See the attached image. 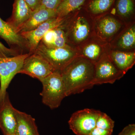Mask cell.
Wrapping results in <instances>:
<instances>
[{
    "mask_svg": "<svg viewBox=\"0 0 135 135\" xmlns=\"http://www.w3.org/2000/svg\"><path fill=\"white\" fill-rule=\"evenodd\" d=\"M135 45V27L134 25L129 27L123 34L118 42V46L124 50L131 49Z\"/></svg>",
    "mask_w": 135,
    "mask_h": 135,
    "instance_id": "obj_20",
    "label": "cell"
},
{
    "mask_svg": "<svg viewBox=\"0 0 135 135\" xmlns=\"http://www.w3.org/2000/svg\"><path fill=\"white\" fill-rule=\"evenodd\" d=\"M124 75L116 68L110 57L104 56L95 63L93 84H113Z\"/></svg>",
    "mask_w": 135,
    "mask_h": 135,
    "instance_id": "obj_7",
    "label": "cell"
},
{
    "mask_svg": "<svg viewBox=\"0 0 135 135\" xmlns=\"http://www.w3.org/2000/svg\"><path fill=\"white\" fill-rule=\"evenodd\" d=\"M118 135H135V124H129L126 126Z\"/></svg>",
    "mask_w": 135,
    "mask_h": 135,
    "instance_id": "obj_26",
    "label": "cell"
},
{
    "mask_svg": "<svg viewBox=\"0 0 135 135\" xmlns=\"http://www.w3.org/2000/svg\"><path fill=\"white\" fill-rule=\"evenodd\" d=\"M95 70V63L79 56L60 71L66 96L80 94L92 88Z\"/></svg>",
    "mask_w": 135,
    "mask_h": 135,
    "instance_id": "obj_1",
    "label": "cell"
},
{
    "mask_svg": "<svg viewBox=\"0 0 135 135\" xmlns=\"http://www.w3.org/2000/svg\"><path fill=\"white\" fill-rule=\"evenodd\" d=\"M63 0H41L40 6L48 9L56 11Z\"/></svg>",
    "mask_w": 135,
    "mask_h": 135,
    "instance_id": "obj_25",
    "label": "cell"
},
{
    "mask_svg": "<svg viewBox=\"0 0 135 135\" xmlns=\"http://www.w3.org/2000/svg\"><path fill=\"white\" fill-rule=\"evenodd\" d=\"M101 47L95 43L90 44L86 46L83 49V54L84 57L95 63L99 60L101 57Z\"/></svg>",
    "mask_w": 135,
    "mask_h": 135,
    "instance_id": "obj_21",
    "label": "cell"
},
{
    "mask_svg": "<svg viewBox=\"0 0 135 135\" xmlns=\"http://www.w3.org/2000/svg\"><path fill=\"white\" fill-rule=\"evenodd\" d=\"M56 17V11L40 6L32 11L29 19L18 29L17 32L20 34L32 31L49 20Z\"/></svg>",
    "mask_w": 135,
    "mask_h": 135,
    "instance_id": "obj_11",
    "label": "cell"
},
{
    "mask_svg": "<svg viewBox=\"0 0 135 135\" xmlns=\"http://www.w3.org/2000/svg\"><path fill=\"white\" fill-rule=\"evenodd\" d=\"M20 55L18 51L11 48H8L0 42V57L15 56Z\"/></svg>",
    "mask_w": 135,
    "mask_h": 135,
    "instance_id": "obj_24",
    "label": "cell"
},
{
    "mask_svg": "<svg viewBox=\"0 0 135 135\" xmlns=\"http://www.w3.org/2000/svg\"><path fill=\"white\" fill-rule=\"evenodd\" d=\"M17 135L15 134V135Z\"/></svg>",
    "mask_w": 135,
    "mask_h": 135,
    "instance_id": "obj_29",
    "label": "cell"
},
{
    "mask_svg": "<svg viewBox=\"0 0 135 135\" xmlns=\"http://www.w3.org/2000/svg\"><path fill=\"white\" fill-rule=\"evenodd\" d=\"M47 60L55 71H62L73 60L79 56L70 46L60 48L46 47L40 42L34 53Z\"/></svg>",
    "mask_w": 135,
    "mask_h": 135,
    "instance_id": "obj_3",
    "label": "cell"
},
{
    "mask_svg": "<svg viewBox=\"0 0 135 135\" xmlns=\"http://www.w3.org/2000/svg\"><path fill=\"white\" fill-rule=\"evenodd\" d=\"M25 1L32 11L40 5L41 0H25Z\"/></svg>",
    "mask_w": 135,
    "mask_h": 135,
    "instance_id": "obj_28",
    "label": "cell"
},
{
    "mask_svg": "<svg viewBox=\"0 0 135 135\" xmlns=\"http://www.w3.org/2000/svg\"><path fill=\"white\" fill-rule=\"evenodd\" d=\"M120 27V23L113 17L110 16H106L102 18L98 25L100 33L106 37H109L115 34Z\"/></svg>",
    "mask_w": 135,
    "mask_h": 135,
    "instance_id": "obj_17",
    "label": "cell"
},
{
    "mask_svg": "<svg viewBox=\"0 0 135 135\" xmlns=\"http://www.w3.org/2000/svg\"><path fill=\"white\" fill-rule=\"evenodd\" d=\"M0 37L8 44L10 48L15 50L20 54L29 53L27 42L7 22L0 17Z\"/></svg>",
    "mask_w": 135,
    "mask_h": 135,
    "instance_id": "obj_10",
    "label": "cell"
},
{
    "mask_svg": "<svg viewBox=\"0 0 135 135\" xmlns=\"http://www.w3.org/2000/svg\"><path fill=\"white\" fill-rule=\"evenodd\" d=\"M56 38L55 41L50 48L64 47L69 46L68 44L66 35L62 25L55 28Z\"/></svg>",
    "mask_w": 135,
    "mask_h": 135,
    "instance_id": "obj_23",
    "label": "cell"
},
{
    "mask_svg": "<svg viewBox=\"0 0 135 135\" xmlns=\"http://www.w3.org/2000/svg\"><path fill=\"white\" fill-rule=\"evenodd\" d=\"M110 58L118 70L125 74L134 65L135 53L134 52L113 51Z\"/></svg>",
    "mask_w": 135,
    "mask_h": 135,
    "instance_id": "obj_14",
    "label": "cell"
},
{
    "mask_svg": "<svg viewBox=\"0 0 135 135\" xmlns=\"http://www.w3.org/2000/svg\"><path fill=\"white\" fill-rule=\"evenodd\" d=\"M42 90L41 92L42 103L50 109L59 107L66 97L64 84L59 71H55L42 80Z\"/></svg>",
    "mask_w": 135,
    "mask_h": 135,
    "instance_id": "obj_2",
    "label": "cell"
},
{
    "mask_svg": "<svg viewBox=\"0 0 135 135\" xmlns=\"http://www.w3.org/2000/svg\"><path fill=\"white\" fill-rule=\"evenodd\" d=\"M101 111L85 109L74 113L68 121L70 129L76 135H89L96 127Z\"/></svg>",
    "mask_w": 135,
    "mask_h": 135,
    "instance_id": "obj_5",
    "label": "cell"
},
{
    "mask_svg": "<svg viewBox=\"0 0 135 135\" xmlns=\"http://www.w3.org/2000/svg\"><path fill=\"white\" fill-rule=\"evenodd\" d=\"M15 109L7 93L0 105V129L3 135L16 134L17 122Z\"/></svg>",
    "mask_w": 135,
    "mask_h": 135,
    "instance_id": "obj_9",
    "label": "cell"
},
{
    "mask_svg": "<svg viewBox=\"0 0 135 135\" xmlns=\"http://www.w3.org/2000/svg\"><path fill=\"white\" fill-rule=\"evenodd\" d=\"M65 18H54L38 27L36 29L30 31L24 32L20 34L27 42L29 53H34L39 44L46 33L51 29L59 26L63 23Z\"/></svg>",
    "mask_w": 135,
    "mask_h": 135,
    "instance_id": "obj_8",
    "label": "cell"
},
{
    "mask_svg": "<svg viewBox=\"0 0 135 135\" xmlns=\"http://www.w3.org/2000/svg\"><path fill=\"white\" fill-rule=\"evenodd\" d=\"M32 11L25 0H15L12 15L7 22L17 32L29 19Z\"/></svg>",
    "mask_w": 135,
    "mask_h": 135,
    "instance_id": "obj_12",
    "label": "cell"
},
{
    "mask_svg": "<svg viewBox=\"0 0 135 135\" xmlns=\"http://www.w3.org/2000/svg\"><path fill=\"white\" fill-rule=\"evenodd\" d=\"M30 53L15 56L0 57V105L4 100L7 90L14 77L22 68L24 61Z\"/></svg>",
    "mask_w": 135,
    "mask_h": 135,
    "instance_id": "obj_4",
    "label": "cell"
},
{
    "mask_svg": "<svg viewBox=\"0 0 135 135\" xmlns=\"http://www.w3.org/2000/svg\"><path fill=\"white\" fill-rule=\"evenodd\" d=\"M87 0H63L56 9L57 17L64 18L79 9Z\"/></svg>",
    "mask_w": 135,
    "mask_h": 135,
    "instance_id": "obj_16",
    "label": "cell"
},
{
    "mask_svg": "<svg viewBox=\"0 0 135 135\" xmlns=\"http://www.w3.org/2000/svg\"><path fill=\"white\" fill-rule=\"evenodd\" d=\"M116 10L118 15L122 17L131 16L134 12V0H117Z\"/></svg>",
    "mask_w": 135,
    "mask_h": 135,
    "instance_id": "obj_19",
    "label": "cell"
},
{
    "mask_svg": "<svg viewBox=\"0 0 135 135\" xmlns=\"http://www.w3.org/2000/svg\"><path fill=\"white\" fill-rule=\"evenodd\" d=\"M113 133V131L95 127L91 131L89 135H112Z\"/></svg>",
    "mask_w": 135,
    "mask_h": 135,
    "instance_id": "obj_27",
    "label": "cell"
},
{
    "mask_svg": "<svg viewBox=\"0 0 135 135\" xmlns=\"http://www.w3.org/2000/svg\"><path fill=\"white\" fill-rule=\"evenodd\" d=\"M17 135H40L35 119L31 115L15 109Z\"/></svg>",
    "mask_w": 135,
    "mask_h": 135,
    "instance_id": "obj_13",
    "label": "cell"
},
{
    "mask_svg": "<svg viewBox=\"0 0 135 135\" xmlns=\"http://www.w3.org/2000/svg\"><path fill=\"white\" fill-rule=\"evenodd\" d=\"M116 0H89L86 9L93 15H99L109 11Z\"/></svg>",
    "mask_w": 135,
    "mask_h": 135,
    "instance_id": "obj_18",
    "label": "cell"
},
{
    "mask_svg": "<svg viewBox=\"0 0 135 135\" xmlns=\"http://www.w3.org/2000/svg\"><path fill=\"white\" fill-rule=\"evenodd\" d=\"M65 31L66 34H71L73 40L75 42H81L86 40L89 35V25L85 17L80 16L75 19L71 31Z\"/></svg>",
    "mask_w": 135,
    "mask_h": 135,
    "instance_id": "obj_15",
    "label": "cell"
},
{
    "mask_svg": "<svg viewBox=\"0 0 135 135\" xmlns=\"http://www.w3.org/2000/svg\"><path fill=\"white\" fill-rule=\"evenodd\" d=\"M114 122L107 114L101 112L97 119L96 127L113 131Z\"/></svg>",
    "mask_w": 135,
    "mask_h": 135,
    "instance_id": "obj_22",
    "label": "cell"
},
{
    "mask_svg": "<svg viewBox=\"0 0 135 135\" xmlns=\"http://www.w3.org/2000/svg\"><path fill=\"white\" fill-rule=\"evenodd\" d=\"M54 71L47 60L41 56L33 53L25 59L19 73L26 74L41 81Z\"/></svg>",
    "mask_w": 135,
    "mask_h": 135,
    "instance_id": "obj_6",
    "label": "cell"
}]
</instances>
